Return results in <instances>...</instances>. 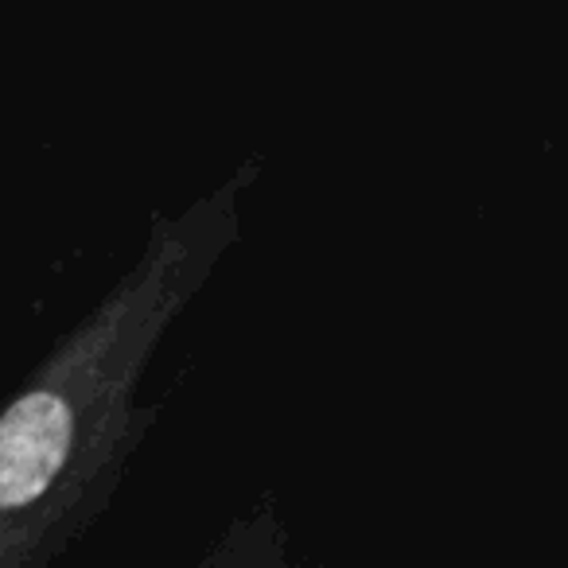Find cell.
Masks as SVG:
<instances>
[{
    "label": "cell",
    "mask_w": 568,
    "mask_h": 568,
    "mask_svg": "<svg viewBox=\"0 0 568 568\" xmlns=\"http://www.w3.org/2000/svg\"><path fill=\"white\" fill-rule=\"evenodd\" d=\"M261 156L152 219L133 265L0 405V568H51L118 498L160 405L141 386L245 226Z\"/></svg>",
    "instance_id": "obj_1"
},
{
    "label": "cell",
    "mask_w": 568,
    "mask_h": 568,
    "mask_svg": "<svg viewBox=\"0 0 568 568\" xmlns=\"http://www.w3.org/2000/svg\"><path fill=\"white\" fill-rule=\"evenodd\" d=\"M195 568H296L288 521L273 495L253 498L222 526Z\"/></svg>",
    "instance_id": "obj_2"
}]
</instances>
